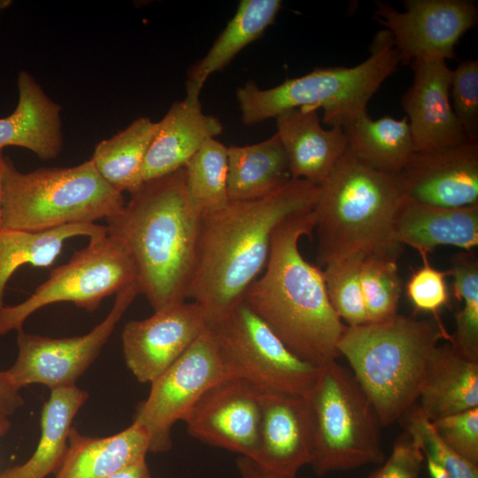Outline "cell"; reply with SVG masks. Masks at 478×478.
I'll return each instance as SVG.
<instances>
[{
	"label": "cell",
	"instance_id": "cell-1",
	"mask_svg": "<svg viewBox=\"0 0 478 478\" xmlns=\"http://www.w3.org/2000/svg\"><path fill=\"white\" fill-rule=\"evenodd\" d=\"M319 194L320 186L290 179L262 198L229 201L201 215L187 299L200 307L208 327L243 303L266 266L276 229L289 218L312 211Z\"/></svg>",
	"mask_w": 478,
	"mask_h": 478
},
{
	"label": "cell",
	"instance_id": "cell-2",
	"mask_svg": "<svg viewBox=\"0 0 478 478\" xmlns=\"http://www.w3.org/2000/svg\"><path fill=\"white\" fill-rule=\"evenodd\" d=\"M106 220L123 245L138 294L154 312L187 300L195 269L201 214L187 189L184 167L143 182Z\"/></svg>",
	"mask_w": 478,
	"mask_h": 478
},
{
	"label": "cell",
	"instance_id": "cell-3",
	"mask_svg": "<svg viewBox=\"0 0 478 478\" xmlns=\"http://www.w3.org/2000/svg\"><path fill=\"white\" fill-rule=\"evenodd\" d=\"M314 228L310 211L276 229L266 266L243 302L289 351L320 367L340 356L337 344L346 325L330 304L321 269L299 251L300 238Z\"/></svg>",
	"mask_w": 478,
	"mask_h": 478
},
{
	"label": "cell",
	"instance_id": "cell-4",
	"mask_svg": "<svg viewBox=\"0 0 478 478\" xmlns=\"http://www.w3.org/2000/svg\"><path fill=\"white\" fill-rule=\"evenodd\" d=\"M403 198L398 175L366 166L347 147L312 209L319 267L357 253L397 259L404 246L395 221Z\"/></svg>",
	"mask_w": 478,
	"mask_h": 478
},
{
	"label": "cell",
	"instance_id": "cell-5",
	"mask_svg": "<svg viewBox=\"0 0 478 478\" xmlns=\"http://www.w3.org/2000/svg\"><path fill=\"white\" fill-rule=\"evenodd\" d=\"M440 339L451 341L438 318L397 314L381 322L345 326L337 344L383 427L418 402L428 361Z\"/></svg>",
	"mask_w": 478,
	"mask_h": 478
},
{
	"label": "cell",
	"instance_id": "cell-6",
	"mask_svg": "<svg viewBox=\"0 0 478 478\" xmlns=\"http://www.w3.org/2000/svg\"><path fill=\"white\" fill-rule=\"evenodd\" d=\"M369 51V57L357 66L318 67L266 89L247 81L236 90L243 124L256 125L295 108L322 109L325 124L343 128L366 112L371 97L400 64L387 29L374 35Z\"/></svg>",
	"mask_w": 478,
	"mask_h": 478
},
{
	"label": "cell",
	"instance_id": "cell-7",
	"mask_svg": "<svg viewBox=\"0 0 478 478\" xmlns=\"http://www.w3.org/2000/svg\"><path fill=\"white\" fill-rule=\"evenodd\" d=\"M125 204L122 193L99 175L90 159L22 173L5 157L2 228L42 232L95 223L119 212Z\"/></svg>",
	"mask_w": 478,
	"mask_h": 478
},
{
	"label": "cell",
	"instance_id": "cell-8",
	"mask_svg": "<svg viewBox=\"0 0 478 478\" xmlns=\"http://www.w3.org/2000/svg\"><path fill=\"white\" fill-rule=\"evenodd\" d=\"M304 398L311 428L310 465L317 475L385 460L380 420L350 368L336 360L320 366Z\"/></svg>",
	"mask_w": 478,
	"mask_h": 478
},
{
	"label": "cell",
	"instance_id": "cell-9",
	"mask_svg": "<svg viewBox=\"0 0 478 478\" xmlns=\"http://www.w3.org/2000/svg\"><path fill=\"white\" fill-rule=\"evenodd\" d=\"M133 284L135 273L121 243L108 234L89 239L28 298L0 310V335L21 330L31 314L49 305L69 302L93 312L104 298Z\"/></svg>",
	"mask_w": 478,
	"mask_h": 478
},
{
	"label": "cell",
	"instance_id": "cell-10",
	"mask_svg": "<svg viewBox=\"0 0 478 478\" xmlns=\"http://www.w3.org/2000/svg\"><path fill=\"white\" fill-rule=\"evenodd\" d=\"M208 328L228 377L304 397L318 376L320 367L289 351L243 302Z\"/></svg>",
	"mask_w": 478,
	"mask_h": 478
},
{
	"label": "cell",
	"instance_id": "cell-11",
	"mask_svg": "<svg viewBox=\"0 0 478 478\" xmlns=\"http://www.w3.org/2000/svg\"><path fill=\"white\" fill-rule=\"evenodd\" d=\"M213 336L207 328L189 349L150 382L148 397L136 409L134 421L150 435V452L163 453L172 445L171 430L184 420L199 398L227 378Z\"/></svg>",
	"mask_w": 478,
	"mask_h": 478
},
{
	"label": "cell",
	"instance_id": "cell-12",
	"mask_svg": "<svg viewBox=\"0 0 478 478\" xmlns=\"http://www.w3.org/2000/svg\"><path fill=\"white\" fill-rule=\"evenodd\" d=\"M137 295L135 284L119 291L104 320L82 335L54 338L17 331V358L6 370L12 382L19 389L35 383L50 389L75 385Z\"/></svg>",
	"mask_w": 478,
	"mask_h": 478
},
{
	"label": "cell",
	"instance_id": "cell-13",
	"mask_svg": "<svg viewBox=\"0 0 478 478\" xmlns=\"http://www.w3.org/2000/svg\"><path fill=\"white\" fill-rule=\"evenodd\" d=\"M374 19L391 35L400 63L451 59L460 37L474 27L478 9L468 0H405L400 12L375 1Z\"/></svg>",
	"mask_w": 478,
	"mask_h": 478
},
{
	"label": "cell",
	"instance_id": "cell-14",
	"mask_svg": "<svg viewBox=\"0 0 478 478\" xmlns=\"http://www.w3.org/2000/svg\"><path fill=\"white\" fill-rule=\"evenodd\" d=\"M260 392L241 378L218 382L184 419L189 434L208 445L254 459L259 443Z\"/></svg>",
	"mask_w": 478,
	"mask_h": 478
},
{
	"label": "cell",
	"instance_id": "cell-15",
	"mask_svg": "<svg viewBox=\"0 0 478 478\" xmlns=\"http://www.w3.org/2000/svg\"><path fill=\"white\" fill-rule=\"evenodd\" d=\"M207 328L200 307L186 301L129 320L121 332L125 362L139 382L150 383Z\"/></svg>",
	"mask_w": 478,
	"mask_h": 478
},
{
	"label": "cell",
	"instance_id": "cell-16",
	"mask_svg": "<svg viewBox=\"0 0 478 478\" xmlns=\"http://www.w3.org/2000/svg\"><path fill=\"white\" fill-rule=\"evenodd\" d=\"M398 177L404 196L415 202L447 208L478 204V141L414 152Z\"/></svg>",
	"mask_w": 478,
	"mask_h": 478
},
{
	"label": "cell",
	"instance_id": "cell-17",
	"mask_svg": "<svg viewBox=\"0 0 478 478\" xmlns=\"http://www.w3.org/2000/svg\"><path fill=\"white\" fill-rule=\"evenodd\" d=\"M412 86L401 104L415 152H429L459 145L466 137L451 104V69L443 59H414Z\"/></svg>",
	"mask_w": 478,
	"mask_h": 478
},
{
	"label": "cell",
	"instance_id": "cell-18",
	"mask_svg": "<svg viewBox=\"0 0 478 478\" xmlns=\"http://www.w3.org/2000/svg\"><path fill=\"white\" fill-rule=\"evenodd\" d=\"M259 443L253 459L266 471L282 478H297L310 465L312 437L303 396L262 389Z\"/></svg>",
	"mask_w": 478,
	"mask_h": 478
},
{
	"label": "cell",
	"instance_id": "cell-19",
	"mask_svg": "<svg viewBox=\"0 0 478 478\" xmlns=\"http://www.w3.org/2000/svg\"><path fill=\"white\" fill-rule=\"evenodd\" d=\"M222 129L216 117L203 112L199 98L186 96L174 102L158 122L142 167V182L185 167L201 146Z\"/></svg>",
	"mask_w": 478,
	"mask_h": 478
},
{
	"label": "cell",
	"instance_id": "cell-20",
	"mask_svg": "<svg viewBox=\"0 0 478 478\" xmlns=\"http://www.w3.org/2000/svg\"><path fill=\"white\" fill-rule=\"evenodd\" d=\"M291 179L320 186L347 150L342 127H322L317 111L295 108L275 117Z\"/></svg>",
	"mask_w": 478,
	"mask_h": 478
},
{
	"label": "cell",
	"instance_id": "cell-21",
	"mask_svg": "<svg viewBox=\"0 0 478 478\" xmlns=\"http://www.w3.org/2000/svg\"><path fill=\"white\" fill-rule=\"evenodd\" d=\"M395 235L399 243L414 248L420 254L428 255L443 245L470 252L478 245V204L447 208L404 196L396 217Z\"/></svg>",
	"mask_w": 478,
	"mask_h": 478
},
{
	"label": "cell",
	"instance_id": "cell-22",
	"mask_svg": "<svg viewBox=\"0 0 478 478\" xmlns=\"http://www.w3.org/2000/svg\"><path fill=\"white\" fill-rule=\"evenodd\" d=\"M17 85L18 104L11 115L0 119V151L17 146L44 161L56 158L63 146L60 106L27 71L19 73Z\"/></svg>",
	"mask_w": 478,
	"mask_h": 478
},
{
	"label": "cell",
	"instance_id": "cell-23",
	"mask_svg": "<svg viewBox=\"0 0 478 478\" xmlns=\"http://www.w3.org/2000/svg\"><path fill=\"white\" fill-rule=\"evenodd\" d=\"M150 452V435L139 422L104 437L86 436L72 427L66 456L55 478H108Z\"/></svg>",
	"mask_w": 478,
	"mask_h": 478
},
{
	"label": "cell",
	"instance_id": "cell-24",
	"mask_svg": "<svg viewBox=\"0 0 478 478\" xmlns=\"http://www.w3.org/2000/svg\"><path fill=\"white\" fill-rule=\"evenodd\" d=\"M418 400L430 421L478 407V360L466 357L451 341L438 344Z\"/></svg>",
	"mask_w": 478,
	"mask_h": 478
},
{
	"label": "cell",
	"instance_id": "cell-25",
	"mask_svg": "<svg viewBox=\"0 0 478 478\" xmlns=\"http://www.w3.org/2000/svg\"><path fill=\"white\" fill-rule=\"evenodd\" d=\"M89 393L76 385L50 389L41 413V436L32 456L7 467L0 478H46L59 468L67 451L68 436L78 411Z\"/></svg>",
	"mask_w": 478,
	"mask_h": 478
},
{
	"label": "cell",
	"instance_id": "cell-26",
	"mask_svg": "<svg viewBox=\"0 0 478 478\" xmlns=\"http://www.w3.org/2000/svg\"><path fill=\"white\" fill-rule=\"evenodd\" d=\"M281 7L280 0H242L207 53L188 71L186 96L199 98L213 73L224 69L247 45L272 25Z\"/></svg>",
	"mask_w": 478,
	"mask_h": 478
},
{
	"label": "cell",
	"instance_id": "cell-27",
	"mask_svg": "<svg viewBox=\"0 0 478 478\" xmlns=\"http://www.w3.org/2000/svg\"><path fill=\"white\" fill-rule=\"evenodd\" d=\"M229 201L262 198L291 179L289 161L275 133L255 144L227 147Z\"/></svg>",
	"mask_w": 478,
	"mask_h": 478
},
{
	"label": "cell",
	"instance_id": "cell-28",
	"mask_svg": "<svg viewBox=\"0 0 478 478\" xmlns=\"http://www.w3.org/2000/svg\"><path fill=\"white\" fill-rule=\"evenodd\" d=\"M343 130L351 152L379 172L398 175L415 152L407 117L374 120L364 112Z\"/></svg>",
	"mask_w": 478,
	"mask_h": 478
},
{
	"label": "cell",
	"instance_id": "cell-29",
	"mask_svg": "<svg viewBox=\"0 0 478 478\" xmlns=\"http://www.w3.org/2000/svg\"><path fill=\"white\" fill-rule=\"evenodd\" d=\"M106 234L105 226L95 223L66 225L42 232L0 229V310L4 307L6 284L17 269L25 265L48 267L61 253L66 241L76 236L93 239Z\"/></svg>",
	"mask_w": 478,
	"mask_h": 478
},
{
	"label": "cell",
	"instance_id": "cell-30",
	"mask_svg": "<svg viewBox=\"0 0 478 478\" xmlns=\"http://www.w3.org/2000/svg\"><path fill=\"white\" fill-rule=\"evenodd\" d=\"M157 128L158 122L141 117L96 146L90 160L99 175L115 190L130 194L143 183L142 167Z\"/></svg>",
	"mask_w": 478,
	"mask_h": 478
},
{
	"label": "cell",
	"instance_id": "cell-31",
	"mask_svg": "<svg viewBox=\"0 0 478 478\" xmlns=\"http://www.w3.org/2000/svg\"><path fill=\"white\" fill-rule=\"evenodd\" d=\"M189 196L201 215L228 202L227 147L215 138L207 140L184 167Z\"/></svg>",
	"mask_w": 478,
	"mask_h": 478
},
{
	"label": "cell",
	"instance_id": "cell-32",
	"mask_svg": "<svg viewBox=\"0 0 478 478\" xmlns=\"http://www.w3.org/2000/svg\"><path fill=\"white\" fill-rule=\"evenodd\" d=\"M448 275L453 279L454 296L462 302L455 312L452 344L466 357L478 360V261L467 251L454 255Z\"/></svg>",
	"mask_w": 478,
	"mask_h": 478
},
{
	"label": "cell",
	"instance_id": "cell-33",
	"mask_svg": "<svg viewBox=\"0 0 478 478\" xmlns=\"http://www.w3.org/2000/svg\"><path fill=\"white\" fill-rule=\"evenodd\" d=\"M399 422L420 450L430 478H478V465L459 456L438 436L418 404Z\"/></svg>",
	"mask_w": 478,
	"mask_h": 478
},
{
	"label": "cell",
	"instance_id": "cell-34",
	"mask_svg": "<svg viewBox=\"0 0 478 478\" xmlns=\"http://www.w3.org/2000/svg\"><path fill=\"white\" fill-rule=\"evenodd\" d=\"M396 258L366 257L361 267V289L367 322H381L397 314L402 281Z\"/></svg>",
	"mask_w": 478,
	"mask_h": 478
},
{
	"label": "cell",
	"instance_id": "cell-35",
	"mask_svg": "<svg viewBox=\"0 0 478 478\" xmlns=\"http://www.w3.org/2000/svg\"><path fill=\"white\" fill-rule=\"evenodd\" d=\"M365 256L357 253L325 266L323 278L330 304L348 325L367 323L362 289L361 267Z\"/></svg>",
	"mask_w": 478,
	"mask_h": 478
},
{
	"label": "cell",
	"instance_id": "cell-36",
	"mask_svg": "<svg viewBox=\"0 0 478 478\" xmlns=\"http://www.w3.org/2000/svg\"><path fill=\"white\" fill-rule=\"evenodd\" d=\"M468 140L478 141V61L466 59L451 70L450 99Z\"/></svg>",
	"mask_w": 478,
	"mask_h": 478
},
{
	"label": "cell",
	"instance_id": "cell-37",
	"mask_svg": "<svg viewBox=\"0 0 478 478\" xmlns=\"http://www.w3.org/2000/svg\"><path fill=\"white\" fill-rule=\"evenodd\" d=\"M423 265L406 283V295L417 312H431L437 317L439 311L449 303L450 294L445 281L447 271L433 267L427 254H420Z\"/></svg>",
	"mask_w": 478,
	"mask_h": 478
},
{
	"label": "cell",
	"instance_id": "cell-38",
	"mask_svg": "<svg viewBox=\"0 0 478 478\" xmlns=\"http://www.w3.org/2000/svg\"><path fill=\"white\" fill-rule=\"evenodd\" d=\"M431 422L438 436L451 450L478 465V407Z\"/></svg>",
	"mask_w": 478,
	"mask_h": 478
},
{
	"label": "cell",
	"instance_id": "cell-39",
	"mask_svg": "<svg viewBox=\"0 0 478 478\" xmlns=\"http://www.w3.org/2000/svg\"><path fill=\"white\" fill-rule=\"evenodd\" d=\"M423 455L409 435L396 440L389 457L366 478H419Z\"/></svg>",
	"mask_w": 478,
	"mask_h": 478
},
{
	"label": "cell",
	"instance_id": "cell-40",
	"mask_svg": "<svg viewBox=\"0 0 478 478\" xmlns=\"http://www.w3.org/2000/svg\"><path fill=\"white\" fill-rule=\"evenodd\" d=\"M19 389L11 380L6 370L0 371V420L14 413L24 405Z\"/></svg>",
	"mask_w": 478,
	"mask_h": 478
},
{
	"label": "cell",
	"instance_id": "cell-41",
	"mask_svg": "<svg viewBox=\"0 0 478 478\" xmlns=\"http://www.w3.org/2000/svg\"><path fill=\"white\" fill-rule=\"evenodd\" d=\"M236 468L241 478H282L266 471L253 459L243 456L236 459Z\"/></svg>",
	"mask_w": 478,
	"mask_h": 478
},
{
	"label": "cell",
	"instance_id": "cell-42",
	"mask_svg": "<svg viewBox=\"0 0 478 478\" xmlns=\"http://www.w3.org/2000/svg\"><path fill=\"white\" fill-rule=\"evenodd\" d=\"M108 478H151L146 459L120 470Z\"/></svg>",
	"mask_w": 478,
	"mask_h": 478
},
{
	"label": "cell",
	"instance_id": "cell-43",
	"mask_svg": "<svg viewBox=\"0 0 478 478\" xmlns=\"http://www.w3.org/2000/svg\"><path fill=\"white\" fill-rule=\"evenodd\" d=\"M5 166V157L0 151V229H2V199H3V180Z\"/></svg>",
	"mask_w": 478,
	"mask_h": 478
},
{
	"label": "cell",
	"instance_id": "cell-44",
	"mask_svg": "<svg viewBox=\"0 0 478 478\" xmlns=\"http://www.w3.org/2000/svg\"><path fill=\"white\" fill-rule=\"evenodd\" d=\"M11 424L8 420H0V436H4L10 429Z\"/></svg>",
	"mask_w": 478,
	"mask_h": 478
},
{
	"label": "cell",
	"instance_id": "cell-45",
	"mask_svg": "<svg viewBox=\"0 0 478 478\" xmlns=\"http://www.w3.org/2000/svg\"><path fill=\"white\" fill-rule=\"evenodd\" d=\"M11 0H0V12L8 8L12 4Z\"/></svg>",
	"mask_w": 478,
	"mask_h": 478
}]
</instances>
